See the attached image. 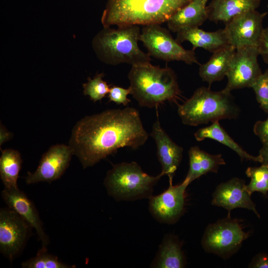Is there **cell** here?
<instances>
[{
  "instance_id": "cell-28",
  "label": "cell",
  "mask_w": 268,
  "mask_h": 268,
  "mask_svg": "<svg viewBox=\"0 0 268 268\" xmlns=\"http://www.w3.org/2000/svg\"><path fill=\"white\" fill-rule=\"evenodd\" d=\"M261 108L268 114V68L262 73L251 86Z\"/></svg>"
},
{
  "instance_id": "cell-11",
  "label": "cell",
  "mask_w": 268,
  "mask_h": 268,
  "mask_svg": "<svg viewBox=\"0 0 268 268\" xmlns=\"http://www.w3.org/2000/svg\"><path fill=\"white\" fill-rule=\"evenodd\" d=\"M267 13L251 9L226 23L224 29L230 45L236 49L246 46L257 47L264 29L263 19Z\"/></svg>"
},
{
  "instance_id": "cell-36",
  "label": "cell",
  "mask_w": 268,
  "mask_h": 268,
  "mask_svg": "<svg viewBox=\"0 0 268 268\" xmlns=\"http://www.w3.org/2000/svg\"><path fill=\"white\" fill-rule=\"evenodd\" d=\"M267 7H268V5Z\"/></svg>"
},
{
  "instance_id": "cell-6",
  "label": "cell",
  "mask_w": 268,
  "mask_h": 268,
  "mask_svg": "<svg viewBox=\"0 0 268 268\" xmlns=\"http://www.w3.org/2000/svg\"><path fill=\"white\" fill-rule=\"evenodd\" d=\"M162 176L161 173L156 176L147 174L135 162H124L107 172L104 185L108 195L117 201H133L149 199Z\"/></svg>"
},
{
  "instance_id": "cell-35",
  "label": "cell",
  "mask_w": 268,
  "mask_h": 268,
  "mask_svg": "<svg viewBox=\"0 0 268 268\" xmlns=\"http://www.w3.org/2000/svg\"><path fill=\"white\" fill-rule=\"evenodd\" d=\"M199 0L201 1V2H202L205 4H206L207 1H208V0Z\"/></svg>"
},
{
  "instance_id": "cell-16",
  "label": "cell",
  "mask_w": 268,
  "mask_h": 268,
  "mask_svg": "<svg viewBox=\"0 0 268 268\" xmlns=\"http://www.w3.org/2000/svg\"><path fill=\"white\" fill-rule=\"evenodd\" d=\"M1 197L8 208L34 228L42 243L41 249L46 250L49 238L44 232L42 222L34 203L19 188H4L1 192Z\"/></svg>"
},
{
  "instance_id": "cell-7",
  "label": "cell",
  "mask_w": 268,
  "mask_h": 268,
  "mask_svg": "<svg viewBox=\"0 0 268 268\" xmlns=\"http://www.w3.org/2000/svg\"><path fill=\"white\" fill-rule=\"evenodd\" d=\"M139 41L150 57L167 62L181 61L188 65L199 64L195 51L184 48L169 31L159 24L143 26Z\"/></svg>"
},
{
  "instance_id": "cell-23",
  "label": "cell",
  "mask_w": 268,
  "mask_h": 268,
  "mask_svg": "<svg viewBox=\"0 0 268 268\" xmlns=\"http://www.w3.org/2000/svg\"><path fill=\"white\" fill-rule=\"evenodd\" d=\"M194 136L198 141L210 138L226 145L235 151L242 161L246 159L261 163V159L260 156H253L245 151L231 138L220 126L219 121L212 122L208 127L199 129L195 132Z\"/></svg>"
},
{
  "instance_id": "cell-13",
  "label": "cell",
  "mask_w": 268,
  "mask_h": 268,
  "mask_svg": "<svg viewBox=\"0 0 268 268\" xmlns=\"http://www.w3.org/2000/svg\"><path fill=\"white\" fill-rule=\"evenodd\" d=\"M72 155L73 151L68 145L59 144L52 146L42 155L36 170L33 173L28 172L26 183H51L58 179L69 166Z\"/></svg>"
},
{
  "instance_id": "cell-27",
  "label": "cell",
  "mask_w": 268,
  "mask_h": 268,
  "mask_svg": "<svg viewBox=\"0 0 268 268\" xmlns=\"http://www.w3.org/2000/svg\"><path fill=\"white\" fill-rule=\"evenodd\" d=\"M104 76L103 73H97L93 78L89 77L82 85L84 95L94 102L101 100L109 92L110 86L103 79Z\"/></svg>"
},
{
  "instance_id": "cell-10",
  "label": "cell",
  "mask_w": 268,
  "mask_h": 268,
  "mask_svg": "<svg viewBox=\"0 0 268 268\" xmlns=\"http://www.w3.org/2000/svg\"><path fill=\"white\" fill-rule=\"evenodd\" d=\"M257 47L246 46L236 49L226 74V90L250 87L262 73L258 62Z\"/></svg>"
},
{
  "instance_id": "cell-4",
  "label": "cell",
  "mask_w": 268,
  "mask_h": 268,
  "mask_svg": "<svg viewBox=\"0 0 268 268\" xmlns=\"http://www.w3.org/2000/svg\"><path fill=\"white\" fill-rule=\"evenodd\" d=\"M140 32L138 25L103 27L93 37L92 49L97 58L107 65L133 66L150 63V56L138 46Z\"/></svg>"
},
{
  "instance_id": "cell-12",
  "label": "cell",
  "mask_w": 268,
  "mask_h": 268,
  "mask_svg": "<svg viewBox=\"0 0 268 268\" xmlns=\"http://www.w3.org/2000/svg\"><path fill=\"white\" fill-rule=\"evenodd\" d=\"M189 184L185 179L177 185L170 182L168 188L161 194L152 195L149 199V211L152 216L162 223L177 222L185 210L186 190Z\"/></svg>"
},
{
  "instance_id": "cell-24",
  "label": "cell",
  "mask_w": 268,
  "mask_h": 268,
  "mask_svg": "<svg viewBox=\"0 0 268 268\" xmlns=\"http://www.w3.org/2000/svg\"><path fill=\"white\" fill-rule=\"evenodd\" d=\"M22 160L20 153L13 149L1 150L0 177L5 189H17V179Z\"/></svg>"
},
{
  "instance_id": "cell-20",
  "label": "cell",
  "mask_w": 268,
  "mask_h": 268,
  "mask_svg": "<svg viewBox=\"0 0 268 268\" xmlns=\"http://www.w3.org/2000/svg\"><path fill=\"white\" fill-rule=\"evenodd\" d=\"M236 49L229 45L212 53L209 60L200 65L199 74L210 86L213 82L226 76L229 65Z\"/></svg>"
},
{
  "instance_id": "cell-25",
  "label": "cell",
  "mask_w": 268,
  "mask_h": 268,
  "mask_svg": "<svg viewBox=\"0 0 268 268\" xmlns=\"http://www.w3.org/2000/svg\"><path fill=\"white\" fill-rule=\"evenodd\" d=\"M246 174L251 178L249 184L246 186L249 194L259 192L266 196L268 192V166L262 164L259 167H249Z\"/></svg>"
},
{
  "instance_id": "cell-8",
  "label": "cell",
  "mask_w": 268,
  "mask_h": 268,
  "mask_svg": "<svg viewBox=\"0 0 268 268\" xmlns=\"http://www.w3.org/2000/svg\"><path fill=\"white\" fill-rule=\"evenodd\" d=\"M250 232L244 231L236 219L228 215L226 218L209 224L206 228L201 239L205 251L227 258L236 252Z\"/></svg>"
},
{
  "instance_id": "cell-3",
  "label": "cell",
  "mask_w": 268,
  "mask_h": 268,
  "mask_svg": "<svg viewBox=\"0 0 268 268\" xmlns=\"http://www.w3.org/2000/svg\"><path fill=\"white\" fill-rule=\"evenodd\" d=\"M128 77L131 94L140 107L153 108L166 101L176 103L181 96L176 74L170 67L150 63L133 66Z\"/></svg>"
},
{
  "instance_id": "cell-29",
  "label": "cell",
  "mask_w": 268,
  "mask_h": 268,
  "mask_svg": "<svg viewBox=\"0 0 268 268\" xmlns=\"http://www.w3.org/2000/svg\"><path fill=\"white\" fill-rule=\"evenodd\" d=\"M131 91L129 87L128 88L118 86L110 87L108 94L109 101H112L118 105L122 104L126 106L131 102V100L127 97L129 94H131Z\"/></svg>"
},
{
  "instance_id": "cell-9",
  "label": "cell",
  "mask_w": 268,
  "mask_h": 268,
  "mask_svg": "<svg viewBox=\"0 0 268 268\" xmlns=\"http://www.w3.org/2000/svg\"><path fill=\"white\" fill-rule=\"evenodd\" d=\"M32 228L11 209H0V251L11 262L23 249Z\"/></svg>"
},
{
  "instance_id": "cell-17",
  "label": "cell",
  "mask_w": 268,
  "mask_h": 268,
  "mask_svg": "<svg viewBox=\"0 0 268 268\" xmlns=\"http://www.w3.org/2000/svg\"><path fill=\"white\" fill-rule=\"evenodd\" d=\"M176 39L179 42H190L192 49L202 48L214 53L230 45L224 29L208 32L199 27L188 29L177 33Z\"/></svg>"
},
{
  "instance_id": "cell-21",
  "label": "cell",
  "mask_w": 268,
  "mask_h": 268,
  "mask_svg": "<svg viewBox=\"0 0 268 268\" xmlns=\"http://www.w3.org/2000/svg\"><path fill=\"white\" fill-rule=\"evenodd\" d=\"M189 169L185 178L189 184L209 172L217 173L220 165L226 164L221 154H211L192 146L188 151Z\"/></svg>"
},
{
  "instance_id": "cell-1",
  "label": "cell",
  "mask_w": 268,
  "mask_h": 268,
  "mask_svg": "<svg viewBox=\"0 0 268 268\" xmlns=\"http://www.w3.org/2000/svg\"><path fill=\"white\" fill-rule=\"evenodd\" d=\"M148 136L138 111L127 107L81 119L72 129L68 145L82 167L86 168L121 148H139Z\"/></svg>"
},
{
  "instance_id": "cell-14",
  "label": "cell",
  "mask_w": 268,
  "mask_h": 268,
  "mask_svg": "<svg viewBox=\"0 0 268 268\" xmlns=\"http://www.w3.org/2000/svg\"><path fill=\"white\" fill-rule=\"evenodd\" d=\"M246 186L245 181L238 178H233L220 184L212 195L211 204L226 209L228 215L233 209L244 208L253 211L260 218Z\"/></svg>"
},
{
  "instance_id": "cell-18",
  "label": "cell",
  "mask_w": 268,
  "mask_h": 268,
  "mask_svg": "<svg viewBox=\"0 0 268 268\" xmlns=\"http://www.w3.org/2000/svg\"><path fill=\"white\" fill-rule=\"evenodd\" d=\"M207 19L206 4L199 0H192L176 11L166 22L169 30L177 33L199 27Z\"/></svg>"
},
{
  "instance_id": "cell-15",
  "label": "cell",
  "mask_w": 268,
  "mask_h": 268,
  "mask_svg": "<svg viewBox=\"0 0 268 268\" xmlns=\"http://www.w3.org/2000/svg\"><path fill=\"white\" fill-rule=\"evenodd\" d=\"M156 145L157 156L160 162L163 176L167 175L169 182L179 166L183 157V148L176 143L161 126L157 119L154 123L150 134Z\"/></svg>"
},
{
  "instance_id": "cell-19",
  "label": "cell",
  "mask_w": 268,
  "mask_h": 268,
  "mask_svg": "<svg viewBox=\"0 0 268 268\" xmlns=\"http://www.w3.org/2000/svg\"><path fill=\"white\" fill-rule=\"evenodd\" d=\"M261 0H211L206 5L208 19L225 24L236 16L251 9H256Z\"/></svg>"
},
{
  "instance_id": "cell-31",
  "label": "cell",
  "mask_w": 268,
  "mask_h": 268,
  "mask_svg": "<svg viewBox=\"0 0 268 268\" xmlns=\"http://www.w3.org/2000/svg\"><path fill=\"white\" fill-rule=\"evenodd\" d=\"M257 48L259 55L262 57L264 62L268 64V26L264 29Z\"/></svg>"
},
{
  "instance_id": "cell-5",
  "label": "cell",
  "mask_w": 268,
  "mask_h": 268,
  "mask_svg": "<svg viewBox=\"0 0 268 268\" xmlns=\"http://www.w3.org/2000/svg\"><path fill=\"white\" fill-rule=\"evenodd\" d=\"M240 109L231 92L223 89L212 91L209 87H200L182 104L178 114L183 124L190 126L206 124L223 119H235Z\"/></svg>"
},
{
  "instance_id": "cell-2",
  "label": "cell",
  "mask_w": 268,
  "mask_h": 268,
  "mask_svg": "<svg viewBox=\"0 0 268 268\" xmlns=\"http://www.w3.org/2000/svg\"><path fill=\"white\" fill-rule=\"evenodd\" d=\"M191 0H108L101 21L104 27L161 24Z\"/></svg>"
},
{
  "instance_id": "cell-30",
  "label": "cell",
  "mask_w": 268,
  "mask_h": 268,
  "mask_svg": "<svg viewBox=\"0 0 268 268\" xmlns=\"http://www.w3.org/2000/svg\"><path fill=\"white\" fill-rule=\"evenodd\" d=\"M253 131L263 144H268V117L265 121H258L254 125Z\"/></svg>"
},
{
  "instance_id": "cell-32",
  "label": "cell",
  "mask_w": 268,
  "mask_h": 268,
  "mask_svg": "<svg viewBox=\"0 0 268 268\" xmlns=\"http://www.w3.org/2000/svg\"><path fill=\"white\" fill-rule=\"evenodd\" d=\"M249 268H268V255L266 254L257 255L249 265Z\"/></svg>"
},
{
  "instance_id": "cell-22",
  "label": "cell",
  "mask_w": 268,
  "mask_h": 268,
  "mask_svg": "<svg viewBox=\"0 0 268 268\" xmlns=\"http://www.w3.org/2000/svg\"><path fill=\"white\" fill-rule=\"evenodd\" d=\"M182 243L174 235L167 234L164 237L158 251L151 264L156 268H182L186 265Z\"/></svg>"
},
{
  "instance_id": "cell-34",
  "label": "cell",
  "mask_w": 268,
  "mask_h": 268,
  "mask_svg": "<svg viewBox=\"0 0 268 268\" xmlns=\"http://www.w3.org/2000/svg\"><path fill=\"white\" fill-rule=\"evenodd\" d=\"M259 156L261 158V163L268 166V144H263L259 151Z\"/></svg>"
},
{
  "instance_id": "cell-26",
  "label": "cell",
  "mask_w": 268,
  "mask_h": 268,
  "mask_svg": "<svg viewBox=\"0 0 268 268\" xmlns=\"http://www.w3.org/2000/svg\"><path fill=\"white\" fill-rule=\"evenodd\" d=\"M23 268H70L68 265L60 261L58 258L48 253L46 250L41 249L36 256L21 264Z\"/></svg>"
},
{
  "instance_id": "cell-33",
  "label": "cell",
  "mask_w": 268,
  "mask_h": 268,
  "mask_svg": "<svg viewBox=\"0 0 268 268\" xmlns=\"http://www.w3.org/2000/svg\"><path fill=\"white\" fill-rule=\"evenodd\" d=\"M12 136V134L9 132L6 128L0 123V146L9 140Z\"/></svg>"
}]
</instances>
